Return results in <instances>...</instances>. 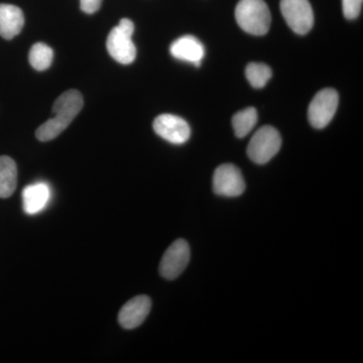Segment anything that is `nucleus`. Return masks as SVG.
<instances>
[{
  "mask_svg": "<svg viewBox=\"0 0 363 363\" xmlns=\"http://www.w3.org/2000/svg\"><path fill=\"white\" fill-rule=\"evenodd\" d=\"M84 100L78 90H68L57 98L52 105V117L35 131V136L40 142H50L61 135L76 118L83 108Z\"/></svg>",
  "mask_w": 363,
  "mask_h": 363,
  "instance_id": "obj_1",
  "label": "nucleus"
},
{
  "mask_svg": "<svg viewBox=\"0 0 363 363\" xmlns=\"http://www.w3.org/2000/svg\"><path fill=\"white\" fill-rule=\"evenodd\" d=\"M235 18L238 26L250 35H266L271 28V11L264 0H240L236 6Z\"/></svg>",
  "mask_w": 363,
  "mask_h": 363,
  "instance_id": "obj_2",
  "label": "nucleus"
},
{
  "mask_svg": "<svg viewBox=\"0 0 363 363\" xmlns=\"http://www.w3.org/2000/svg\"><path fill=\"white\" fill-rule=\"evenodd\" d=\"M135 25L128 18H123L112 28L106 40L109 55L123 65H130L135 60L136 48L133 42Z\"/></svg>",
  "mask_w": 363,
  "mask_h": 363,
  "instance_id": "obj_3",
  "label": "nucleus"
},
{
  "mask_svg": "<svg viewBox=\"0 0 363 363\" xmlns=\"http://www.w3.org/2000/svg\"><path fill=\"white\" fill-rule=\"evenodd\" d=\"M281 147V138L279 131L272 126H262L250 140L247 155L255 164H264L278 154Z\"/></svg>",
  "mask_w": 363,
  "mask_h": 363,
  "instance_id": "obj_4",
  "label": "nucleus"
},
{
  "mask_svg": "<svg viewBox=\"0 0 363 363\" xmlns=\"http://www.w3.org/2000/svg\"><path fill=\"white\" fill-rule=\"evenodd\" d=\"M339 104L337 91L326 88L313 98L308 109V118L313 128L321 130L330 123Z\"/></svg>",
  "mask_w": 363,
  "mask_h": 363,
  "instance_id": "obj_5",
  "label": "nucleus"
},
{
  "mask_svg": "<svg viewBox=\"0 0 363 363\" xmlns=\"http://www.w3.org/2000/svg\"><path fill=\"white\" fill-rule=\"evenodd\" d=\"M281 11L291 30L306 35L314 26V13L308 0H281Z\"/></svg>",
  "mask_w": 363,
  "mask_h": 363,
  "instance_id": "obj_6",
  "label": "nucleus"
},
{
  "mask_svg": "<svg viewBox=\"0 0 363 363\" xmlns=\"http://www.w3.org/2000/svg\"><path fill=\"white\" fill-rule=\"evenodd\" d=\"M190 260V247L187 241L176 240L164 252L160 264V274L162 278L175 279L185 271Z\"/></svg>",
  "mask_w": 363,
  "mask_h": 363,
  "instance_id": "obj_7",
  "label": "nucleus"
},
{
  "mask_svg": "<svg viewBox=\"0 0 363 363\" xmlns=\"http://www.w3.org/2000/svg\"><path fill=\"white\" fill-rule=\"evenodd\" d=\"M213 190L217 195L238 197L245 192V183L242 174L233 164L219 166L213 176Z\"/></svg>",
  "mask_w": 363,
  "mask_h": 363,
  "instance_id": "obj_8",
  "label": "nucleus"
},
{
  "mask_svg": "<svg viewBox=\"0 0 363 363\" xmlns=\"http://www.w3.org/2000/svg\"><path fill=\"white\" fill-rule=\"evenodd\" d=\"M152 126L157 135L174 145H182L190 138L191 130L187 121L173 114H161L155 119Z\"/></svg>",
  "mask_w": 363,
  "mask_h": 363,
  "instance_id": "obj_9",
  "label": "nucleus"
},
{
  "mask_svg": "<svg viewBox=\"0 0 363 363\" xmlns=\"http://www.w3.org/2000/svg\"><path fill=\"white\" fill-rule=\"evenodd\" d=\"M152 309V301L147 296H136L121 308L118 314V322L124 329H135L140 327L149 316Z\"/></svg>",
  "mask_w": 363,
  "mask_h": 363,
  "instance_id": "obj_10",
  "label": "nucleus"
},
{
  "mask_svg": "<svg viewBox=\"0 0 363 363\" xmlns=\"http://www.w3.org/2000/svg\"><path fill=\"white\" fill-rule=\"evenodd\" d=\"M172 56L180 61L193 63L196 67L201 65L205 56V48L197 38L193 35H184L176 40L169 48Z\"/></svg>",
  "mask_w": 363,
  "mask_h": 363,
  "instance_id": "obj_11",
  "label": "nucleus"
},
{
  "mask_svg": "<svg viewBox=\"0 0 363 363\" xmlns=\"http://www.w3.org/2000/svg\"><path fill=\"white\" fill-rule=\"evenodd\" d=\"M25 26V16L20 7L13 4H0V37L13 39L20 35Z\"/></svg>",
  "mask_w": 363,
  "mask_h": 363,
  "instance_id": "obj_12",
  "label": "nucleus"
},
{
  "mask_svg": "<svg viewBox=\"0 0 363 363\" xmlns=\"http://www.w3.org/2000/svg\"><path fill=\"white\" fill-rule=\"evenodd\" d=\"M51 198V190L45 183L26 186L23 191V210L26 214L35 215L43 211Z\"/></svg>",
  "mask_w": 363,
  "mask_h": 363,
  "instance_id": "obj_13",
  "label": "nucleus"
},
{
  "mask_svg": "<svg viewBox=\"0 0 363 363\" xmlns=\"http://www.w3.org/2000/svg\"><path fill=\"white\" fill-rule=\"evenodd\" d=\"M18 185V168L11 157H0V198L13 194Z\"/></svg>",
  "mask_w": 363,
  "mask_h": 363,
  "instance_id": "obj_14",
  "label": "nucleus"
},
{
  "mask_svg": "<svg viewBox=\"0 0 363 363\" xmlns=\"http://www.w3.org/2000/svg\"><path fill=\"white\" fill-rule=\"evenodd\" d=\"M257 123V109L247 107L238 113L234 114L233 126L234 133L238 138H242L247 136L255 128Z\"/></svg>",
  "mask_w": 363,
  "mask_h": 363,
  "instance_id": "obj_15",
  "label": "nucleus"
},
{
  "mask_svg": "<svg viewBox=\"0 0 363 363\" xmlns=\"http://www.w3.org/2000/svg\"><path fill=\"white\" fill-rule=\"evenodd\" d=\"M54 52L44 43H37L33 45L28 54V60L33 68L37 71H45L52 65Z\"/></svg>",
  "mask_w": 363,
  "mask_h": 363,
  "instance_id": "obj_16",
  "label": "nucleus"
},
{
  "mask_svg": "<svg viewBox=\"0 0 363 363\" xmlns=\"http://www.w3.org/2000/svg\"><path fill=\"white\" fill-rule=\"evenodd\" d=\"M245 76L253 88H264L272 78V70L266 64L250 63L245 69Z\"/></svg>",
  "mask_w": 363,
  "mask_h": 363,
  "instance_id": "obj_17",
  "label": "nucleus"
},
{
  "mask_svg": "<svg viewBox=\"0 0 363 363\" xmlns=\"http://www.w3.org/2000/svg\"><path fill=\"white\" fill-rule=\"evenodd\" d=\"M363 0H342L343 14L347 20H355L362 13Z\"/></svg>",
  "mask_w": 363,
  "mask_h": 363,
  "instance_id": "obj_18",
  "label": "nucleus"
},
{
  "mask_svg": "<svg viewBox=\"0 0 363 363\" xmlns=\"http://www.w3.org/2000/svg\"><path fill=\"white\" fill-rule=\"evenodd\" d=\"M102 0H80L81 11L85 13L92 14L99 11Z\"/></svg>",
  "mask_w": 363,
  "mask_h": 363,
  "instance_id": "obj_19",
  "label": "nucleus"
}]
</instances>
